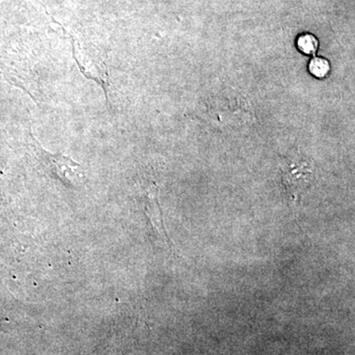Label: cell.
Returning <instances> with one entry per match:
<instances>
[{
	"label": "cell",
	"instance_id": "5",
	"mask_svg": "<svg viewBox=\"0 0 355 355\" xmlns=\"http://www.w3.org/2000/svg\"><path fill=\"white\" fill-rule=\"evenodd\" d=\"M309 69L313 76L318 78H324L330 72V62L324 58L313 57L309 64Z\"/></svg>",
	"mask_w": 355,
	"mask_h": 355
},
{
	"label": "cell",
	"instance_id": "2",
	"mask_svg": "<svg viewBox=\"0 0 355 355\" xmlns=\"http://www.w3.org/2000/svg\"><path fill=\"white\" fill-rule=\"evenodd\" d=\"M282 168V180L286 186L287 195L293 200L297 202L299 195L302 193L310 182L312 169L305 161L286 160Z\"/></svg>",
	"mask_w": 355,
	"mask_h": 355
},
{
	"label": "cell",
	"instance_id": "1",
	"mask_svg": "<svg viewBox=\"0 0 355 355\" xmlns=\"http://www.w3.org/2000/svg\"><path fill=\"white\" fill-rule=\"evenodd\" d=\"M34 149L42 164L50 174L60 180L64 186L76 187L83 183L84 173L80 164L64 154L48 153L31 135Z\"/></svg>",
	"mask_w": 355,
	"mask_h": 355
},
{
	"label": "cell",
	"instance_id": "4",
	"mask_svg": "<svg viewBox=\"0 0 355 355\" xmlns=\"http://www.w3.org/2000/svg\"><path fill=\"white\" fill-rule=\"evenodd\" d=\"M297 46L299 50L306 55H313L315 57V53L319 46V42L314 35L311 33H304V34L300 35L297 40Z\"/></svg>",
	"mask_w": 355,
	"mask_h": 355
},
{
	"label": "cell",
	"instance_id": "3",
	"mask_svg": "<svg viewBox=\"0 0 355 355\" xmlns=\"http://www.w3.org/2000/svg\"><path fill=\"white\" fill-rule=\"evenodd\" d=\"M73 57L84 76L101 84L105 90H107L108 76H107V65L104 58L96 51H89L87 49L84 50L77 46L76 44L73 46Z\"/></svg>",
	"mask_w": 355,
	"mask_h": 355
}]
</instances>
